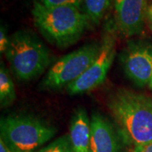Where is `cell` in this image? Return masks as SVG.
<instances>
[{"label":"cell","instance_id":"cell-2","mask_svg":"<svg viewBox=\"0 0 152 152\" xmlns=\"http://www.w3.org/2000/svg\"><path fill=\"white\" fill-rule=\"evenodd\" d=\"M31 13L39 31L50 43L59 48L75 43L89 23L84 12L74 6L48 7L35 1Z\"/></svg>","mask_w":152,"mask_h":152},{"label":"cell","instance_id":"cell-5","mask_svg":"<svg viewBox=\"0 0 152 152\" xmlns=\"http://www.w3.org/2000/svg\"><path fill=\"white\" fill-rule=\"evenodd\" d=\"M99 51L100 44H87L60 58L51 66L39 88L42 91L67 88L92 64Z\"/></svg>","mask_w":152,"mask_h":152},{"label":"cell","instance_id":"cell-14","mask_svg":"<svg viewBox=\"0 0 152 152\" xmlns=\"http://www.w3.org/2000/svg\"><path fill=\"white\" fill-rule=\"evenodd\" d=\"M40 4L48 7H55V6H74L80 9L82 3L84 0H36Z\"/></svg>","mask_w":152,"mask_h":152},{"label":"cell","instance_id":"cell-9","mask_svg":"<svg viewBox=\"0 0 152 152\" xmlns=\"http://www.w3.org/2000/svg\"><path fill=\"white\" fill-rule=\"evenodd\" d=\"M91 152H121L118 137L113 124L99 113L91 117Z\"/></svg>","mask_w":152,"mask_h":152},{"label":"cell","instance_id":"cell-10","mask_svg":"<svg viewBox=\"0 0 152 152\" xmlns=\"http://www.w3.org/2000/svg\"><path fill=\"white\" fill-rule=\"evenodd\" d=\"M69 136L74 152H91V118L85 108L80 107L75 111L70 121Z\"/></svg>","mask_w":152,"mask_h":152},{"label":"cell","instance_id":"cell-19","mask_svg":"<svg viewBox=\"0 0 152 152\" xmlns=\"http://www.w3.org/2000/svg\"><path fill=\"white\" fill-rule=\"evenodd\" d=\"M149 87H150V89L152 91V79L151 80V82H150V84H149Z\"/></svg>","mask_w":152,"mask_h":152},{"label":"cell","instance_id":"cell-17","mask_svg":"<svg viewBox=\"0 0 152 152\" xmlns=\"http://www.w3.org/2000/svg\"><path fill=\"white\" fill-rule=\"evenodd\" d=\"M147 19H148V22H149V25H150V27L152 31V6L150 7L147 10Z\"/></svg>","mask_w":152,"mask_h":152},{"label":"cell","instance_id":"cell-12","mask_svg":"<svg viewBox=\"0 0 152 152\" xmlns=\"http://www.w3.org/2000/svg\"><path fill=\"white\" fill-rule=\"evenodd\" d=\"M112 0H84V14L89 22L98 24L108 10Z\"/></svg>","mask_w":152,"mask_h":152},{"label":"cell","instance_id":"cell-11","mask_svg":"<svg viewBox=\"0 0 152 152\" xmlns=\"http://www.w3.org/2000/svg\"><path fill=\"white\" fill-rule=\"evenodd\" d=\"M16 98L15 86L10 73L4 64L0 69V104L1 107H6L14 102Z\"/></svg>","mask_w":152,"mask_h":152},{"label":"cell","instance_id":"cell-18","mask_svg":"<svg viewBox=\"0 0 152 152\" xmlns=\"http://www.w3.org/2000/svg\"><path fill=\"white\" fill-rule=\"evenodd\" d=\"M0 152H11L3 140L0 139Z\"/></svg>","mask_w":152,"mask_h":152},{"label":"cell","instance_id":"cell-15","mask_svg":"<svg viewBox=\"0 0 152 152\" xmlns=\"http://www.w3.org/2000/svg\"><path fill=\"white\" fill-rule=\"evenodd\" d=\"M9 44H10V38L7 36L5 27L1 26V30H0V52L1 53H5Z\"/></svg>","mask_w":152,"mask_h":152},{"label":"cell","instance_id":"cell-4","mask_svg":"<svg viewBox=\"0 0 152 152\" xmlns=\"http://www.w3.org/2000/svg\"><path fill=\"white\" fill-rule=\"evenodd\" d=\"M56 129L31 115H10L0 121V139L11 152H36L56 134Z\"/></svg>","mask_w":152,"mask_h":152},{"label":"cell","instance_id":"cell-6","mask_svg":"<svg viewBox=\"0 0 152 152\" xmlns=\"http://www.w3.org/2000/svg\"><path fill=\"white\" fill-rule=\"evenodd\" d=\"M116 55V39L113 34H104L100 43V51L96 58L85 73L67 87L70 96L91 91L101 86L106 80Z\"/></svg>","mask_w":152,"mask_h":152},{"label":"cell","instance_id":"cell-3","mask_svg":"<svg viewBox=\"0 0 152 152\" xmlns=\"http://www.w3.org/2000/svg\"><path fill=\"white\" fill-rule=\"evenodd\" d=\"M4 55L13 74L23 81L41 75L51 64L48 49L27 31H19L11 36Z\"/></svg>","mask_w":152,"mask_h":152},{"label":"cell","instance_id":"cell-16","mask_svg":"<svg viewBox=\"0 0 152 152\" xmlns=\"http://www.w3.org/2000/svg\"><path fill=\"white\" fill-rule=\"evenodd\" d=\"M133 152H152V142L146 145H135Z\"/></svg>","mask_w":152,"mask_h":152},{"label":"cell","instance_id":"cell-13","mask_svg":"<svg viewBox=\"0 0 152 152\" xmlns=\"http://www.w3.org/2000/svg\"><path fill=\"white\" fill-rule=\"evenodd\" d=\"M36 152H74L69 136L62 135Z\"/></svg>","mask_w":152,"mask_h":152},{"label":"cell","instance_id":"cell-1","mask_svg":"<svg viewBox=\"0 0 152 152\" xmlns=\"http://www.w3.org/2000/svg\"><path fill=\"white\" fill-rule=\"evenodd\" d=\"M108 108L125 140L135 145L152 142V97L126 90L111 95Z\"/></svg>","mask_w":152,"mask_h":152},{"label":"cell","instance_id":"cell-8","mask_svg":"<svg viewBox=\"0 0 152 152\" xmlns=\"http://www.w3.org/2000/svg\"><path fill=\"white\" fill-rule=\"evenodd\" d=\"M146 0H114L115 25L125 37L140 34L147 15Z\"/></svg>","mask_w":152,"mask_h":152},{"label":"cell","instance_id":"cell-7","mask_svg":"<svg viewBox=\"0 0 152 152\" xmlns=\"http://www.w3.org/2000/svg\"><path fill=\"white\" fill-rule=\"evenodd\" d=\"M120 62L126 76L137 86H149L152 79V45L131 41L120 53Z\"/></svg>","mask_w":152,"mask_h":152}]
</instances>
